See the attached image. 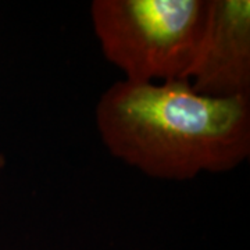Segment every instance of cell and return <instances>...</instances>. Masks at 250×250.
Segmentation results:
<instances>
[{
    "mask_svg": "<svg viewBox=\"0 0 250 250\" xmlns=\"http://www.w3.org/2000/svg\"><path fill=\"white\" fill-rule=\"evenodd\" d=\"M188 81L205 96L250 98V1L208 0Z\"/></svg>",
    "mask_w": 250,
    "mask_h": 250,
    "instance_id": "cell-3",
    "label": "cell"
},
{
    "mask_svg": "<svg viewBox=\"0 0 250 250\" xmlns=\"http://www.w3.org/2000/svg\"><path fill=\"white\" fill-rule=\"evenodd\" d=\"M208 0H95L90 18L102 52L135 83L187 80Z\"/></svg>",
    "mask_w": 250,
    "mask_h": 250,
    "instance_id": "cell-2",
    "label": "cell"
},
{
    "mask_svg": "<svg viewBox=\"0 0 250 250\" xmlns=\"http://www.w3.org/2000/svg\"><path fill=\"white\" fill-rule=\"evenodd\" d=\"M4 164H6V160H4V157L0 154V172H1V170L4 168Z\"/></svg>",
    "mask_w": 250,
    "mask_h": 250,
    "instance_id": "cell-4",
    "label": "cell"
},
{
    "mask_svg": "<svg viewBox=\"0 0 250 250\" xmlns=\"http://www.w3.org/2000/svg\"><path fill=\"white\" fill-rule=\"evenodd\" d=\"M96 125L108 152L153 178L228 172L250 154V98L205 96L187 80L113 83Z\"/></svg>",
    "mask_w": 250,
    "mask_h": 250,
    "instance_id": "cell-1",
    "label": "cell"
}]
</instances>
